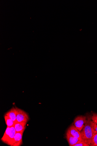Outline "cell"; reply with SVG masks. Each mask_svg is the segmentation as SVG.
I'll return each mask as SVG.
<instances>
[{
  "label": "cell",
  "instance_id": "cell-10",
  "mask_svg": "<svg viewBox=\"0 0 97 146\" xmlns=\"http://www.w3.org/2000/svg\"><path fill=\"white\" fill-rule=\"evenodd\" d=\"M91 120L94 131L97 132V114L93 113L91 116Z\"/></svg>",
  "mask_w": 97,
  "mask_h": 146
},
{
  "label": "cell",
  "instance_id": "cell-6",
  "mask_svg": "<svg viewBox=\"0 0 97 146\" xmlns=\"http://www.w3.org/2000/svg\"><path fill=\"white\" fill-rule=\"evenodd\" d=\"M67 132L73 136L82 141L81 132L79 131L74 125H71L68 129Z\"/></svg>",
  "mask_w": 97,
  "mask_h": 146
},
{
  "label": "cell",
  "instance_id": "cell-9",
  "mask_svg": "<svg viewBox=\"0 0 97 146\" xmlns=\"http://www.w3.org/2000/svg\"><path fill=\"white\" fill-rule=\"evenodd\" d=\"M5 115L9 117L14 122H16L17 111L15 107H13Z\"/></svg>",
  "mask_w": 97,
  "mask_h": 146
},
{
  "label": "cell",
  "instance_id": "cell-2",
  "mask_svg": "<svg viewBox=\"0 0 97 146\" xmlns=\"http://www.w3.org/2000/svg\"><path fill=\"white\" fill-rule=\"evenodd\" d=\"M16 133V131L14 126L7 127L1 140L3 142L10 146Z\"/></svg>",
  "mask_w": 97,
  "mask_h": 146
},
{
  "label": "cell",
  "instance_id": "cell-8",
  "mask_svg": "<svg viewBox=\"0 0 97 146\" xmlns=\"http://www.w3.org/2000/svg\"><path fill=\"white\" fill-rule=\"evenodd\" d=\"M27 123L16 122L14 127L16 132H21L23 133L25 129Z\"/></svg>",
  "mask_w": 97,
  "mask_h": 146
},
{
  "label": "cell",
  "instance_id": "cell-1",
  "mask_svg": "<svg viewBox=\"0 0 97 146\" xmlns=\"http://www.w3.org/2000/svg\"><path fill=\"white\" fill-rule=\"evenodd\" d=\"M91 116L90 115H87V121L81 131L82 141L89 144L90 145L94 133L91 120Z\"/></svg>",
  "mask_w": 97,
  "mask_h": 146
},
{
  "label": "cell",
  "instance_id": "cell-4",
  "mask_svg": "<svg viewBox=\"0 0 97 146\" xmlns=\"http://www.w3.org/2000/svg\"><path fill=\"white\" fill-rule=\"evenodd\" d=\"M87 120V117L86 116H78L74 120V125L81 132L84 127Z\"/></svg>",
  "mask_w": 97,
  "mask_h": 146
},
{
  "label": "cell",
  "instance_id": "cell-12",
  "mask_svg": "<svg viewBox=\"0 0 97 146\" xmlns=\"http://www.w3.org/2000/svg\"><path fill=\"white\" fill-rule=\"evenodd\" d=\"M94 131V134L90 146H97V132Z\"/></svg>",
  "mask_w": 97,
  "mask_h": 146
},
{
  "label": "cell",
  "instance_id": "cell-3",
  "mask_svg": "<svg viewBox=\"0 0 97 146\" xmlns=\"http://www.w3.org/2000/svg\"><path fill=\"white\" fill-rule=\"evenodd\" d=\"M17 111L16 122L27 123L30 120V117L28 113L23 110L15 106Z\"/></svg>",
  "mask_w": 97,
  "mask_h": 146
},
{
  "label": "cell",
  "instance_id": "cell-7",
  "mask_svg": "<svg viewBox=\"0 0 97 146\" xmlns=\"http://www.w3.org/2000/svg\"><path fill=\"white\" fill-rule=\"evenodd\" d=\"M66 137L69 145L70 146H74L78 142L82 141L73 136L67 132L66 133Z\"/></svg>",
  "mask_w": 97,
  "mask_h": 146
},
{
  "label": "cell",
  "instance_id": "cell-11",
  "mask_svg": "<svg viewBox=\"0 0 97 146\" xmlns=\"http://www.w3.org/2000/svg\"><path fill=\"white\" fill-rule=\"evenodd\" d=\"M4 118L7 127H11L14 126L15 122L12 120L8 116L5 115Z\"/></svg>",
  "mask_w": 97,
  "mask_h": 146
},
{
  "label": "cell",
  "instance_id": "cell-13",
  "mask_svg": "<svg viewBox=\"0 0 97 146\" xmlns=\"http://www.w3.org/2000/svg\"><path fill=\"white\" fill-rule=\"evenodd\" d=\"M89 144L86 142L81 141L78 142L74 146H89Z\"/></svg>",
  "mask_w": 97,
  "mask_h": 146
},
{
  "label": "cell",
  "instance_id": "cell-5",
  "mask_svg": "<svg viewBox=\"0 0 97 146\" xmlns=\"http://www.w3.org/2000/svg\"><path fill=\"white\" fill-rule=\"evenodd\" d=\"M23 133L16 132L11 143V146H20L23 143Z\"/></svg>",
  "mask_w": 97,
  "mask_h": 146
}]
</instances>
